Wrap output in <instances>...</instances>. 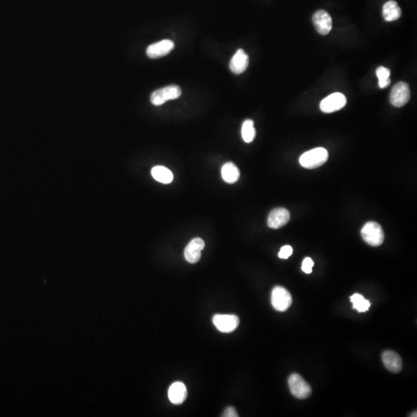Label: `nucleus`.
Masks as SVG:
<instances>
[{
    "mask_svg": "<svg viewBox=\"0 0 417 417\" xmlns=\"http://www.w3.org/2000/svg\"><path fill=\"white\" fill-rule=\"evenodd\" d=\"M329 159V152L324 148H316L306 151L300 157V164L306 169L320 167Z\"/></svg>",
    "mask_w": 417,
    "mask_h": 417,
    "instance_id": "nucleus-1",
    "label": "nucleus"
},
{
    "mask_svg": "<svg viewBox=\"0 0 417 417\" xmlns=\"http://www.w3.org/2000/svg\"><path fill=\"white\" fill-rule=\"evenodd\" d=\"M288 386L292 394L299 400H305L312 393L311 386L299 374L294 373L290 375Z\"/></svg>",
    "mask_w": 417,
    "mask_h": 417,
    "instance_id": "nucleus-2",
    "label": "nucleus"
},
{
    "mask_svg": "<svg viewBox=\"0 0 417 417\" xmlns=\"http://www.w3.org/2000/svg\"><path fill=\"white\" fill-rule=\"evenodd\" d=\"M365 242L372 246H378L384 241V232L379 224L375 222H368L361 231Z\"/></svg>",
    "mask_w": 417,
    "mask_h": 417,
    "instance_id": "nucleus-3",
    "label": "nucleus"
},
{
    "mask_svg": "<svg viewBox=\"0 0 417 417\" xmlns=\"http://www.w3.org/2000/svg\"><path fill=\"white\" fill-rule=\"evenodd\" d=\"M182 94V90L178 85L167 86L163 88L158 89L151 93V102L155 106L163 105L168 101L175 100L179 99Z\"/></svg>",
    "mask_w": 417,
    "mask_h": 417,
    "instance_id": "nucleus-4",
    "label": "nucleus"
},
{
    "mask_svg": "<svg viewBox=\"0 0 417 417\" xmlns=\"http://www.w3.org/2000/svg\"><path fill=\"white\" fill-rule=\"evenodd\" d=\"M271 304L276 311H286L292 306V295L284 287L277 286L274 287L271 293Z\"/></svg>",
    "mask_w": 417,
    "mask_h": 417,
    "instance_id": "nucleus-5",
    "label": "nucleus"
},
{
    "mask_svg": "<svg viewBox=\"0 0 417 417\" xmlns=\"http://www.w3.org/2000/svg\"><path fill=\"white\" fill-rule=\"evenodd\" d=\"M215 327L222 333L234 332L240 325V319L235 314H216L213 316Z\"/></svg>",
    "mask_w": 417,
    "mask_h": 417,
    "instance_id": "nucleus-6",
    "label": "nucleus"
},
{
    "mask_svg": "<svg viewBox=\"0 0 417 417\" xmlns=\"http://www.w3.org/2000/svg\"><path fill=\"white\" fill-rule=\"evenodd\" d=\"M410 99V90L409 85L405 82H399L393 86L390 93V102L396 108H401L409 102Z\"/></svg>",
    "mask_w": 417,
    "mask_h": 417,
    "instance_id": "nucleus-7",
    "label": "nucleus"
},
{
    "mask_svg": "<svg viewBox=\"0 0 417 417\" xmlns=\"http://www.w3.org/2000/svg\"><path fill=\"white\" fill-rule=\"evenodd\" d=\"M347 103V99L343 93H334L322 100L320 109L324 113H332L343 108Z\"/></svg>",
    "mask_w": 417,
    "mask_h": 417,
    "instance_id": "nucleus-8",
    "label": "nucleus"
},
{
    "mask_svg": "<svg viewBox=\"0 0 417 417\" xmlns=\"http://www.w3.org/2000/svg\"><path fill=\"white\" fill-rule=\"evenodd\" d=\"M312 20L316 30L320 35H327L332 30V17L326 10H320L316 12L313 16Z\"/></svg>",
    "mask_w": 417,
    "mask_h": 417,
    "instance_id": "nucleus-9",
    "label": "nucleus"
},
{
    "mask_svg": "<svg viewBox=\"0 0 417 417\" xmlns=\"http://www.w3.org/2000/svg\"><path fill=\"white\" fill-rule=\"evenodd\" d=\"M205 242L201 238L191 240L184 250V256L187 262L196 264L201 258L202 250L204 249Z\"/></svg>",
    "mask_w": 417,
    "mask_h": 417,
    "instance_id": "nucleus-10",
    "label": "nucleus"
},
{
    "mask_svg": "<svg viewBox=\"0 0 417 417\" xmlns=\"http://www.w3.org/2000/svg\"><path fill=\"white\" fill-rule=\"evenodd\" d=\"M174 43L169 40H163L151 44L147 48V56L151 59L159 58L169 54L174 49Z\"/></svg>",
    "mask_w": 417,
    "mask_h": 417,
    "instance_id": "nucleus-11",
    "label": "nucleus"
},
{
    "mask_svg": "<svg viewBox=\"0 0 417 417\" xmlns=\"http://www.w3.org/2000/svg\"><path fill=\"white\" fill-rule=\"evenodd\" d=\"M291 215L288 210L284 208H277L270 213L268 219V225L271 229H279L285 226L290 220Z\"/></svg>",
    "mask_w": 417,
    "mask_h": 417,
    "instance_id": "nucleus-12",
    "label": "nucleus"
},
{
    "mask_svg": "<svg viewBox=\"0 0 417 417\" xmlns=\"http://www.w3.org/2000/svg\"><path fill=\"white\" fill-rule=\"evenodd\" d=\"M382 363L385 367L393 373H399L403 369V361L399 354L393 351H384L382 356Z\"/></svg>",
    "mask_w": 417,
    "mask_h": 417,
    "instance_id": "nucleus-13",
    "label": "nucleus"
},
{
    "mask_svg": "<svg viewBox=\"0 0 417 417\" xmlns=\"http://www.w3.org/2000/svg\"><path fill=\"white\" fill-rule=\"evenodd\" d=\"M249 65L248 55L240 49L236 52L230 63V69L234 74H240L244 72Z\"/></svg>",
    "mask_w": 417,
    "mask_h": 417,
    "instance_id": "nucleus-14",
    "label": "nucleus"
},
{
    "mask_svg": "<svg viewBox=\"0 0 417 417\" xmlns=\"http://www.w3.org/2000/svg\"><path fill=\"white\" fill-rule=\"evenodd\" d=\"M169 400L175 405H180L187 398V389L183 382H176L172 384L168 392Z\"/></svg>",
    "mask_w": 417,
    "mask_h": 417,
    "instance_id": "nucleus-15",
    "label": "nucleus"
},
{
    "mask_svg": "<svg viewBox=\"0 0 417 417\" xmlns=\"http://www.w3.org/2000/svg\"><path fill=\"white\" fill-rule=\"evenodd\" d=\"M402 15V10L396 1H389L382 7V16L385 20L393 22L400 19Z\"/></svg>",
    "mask_w": 417,
    "mask_h": 417,
    "instance_id": "nucleus-16",
    "label": "nucleus"
},
{
    "mask_svg": "<svg viewBox=\"0 0 417 417\" xmlns=\"http://www.w3.org/2000/svg\"><path fill=\"white\" fill-rule=\"evenodd\" d=\"M221 175L223 180L227 183H235L240 178V170L234 163H227L222 166Z\"/></svg>",
    "mask_w": 417,
    "mask_h": 417,
    "instance_id": "nucleus-17",
    "label": "nucleus"
},
{
    "mask_svg": "<svg viewBox=\"0 0 417 417\" xmlns=\"http://www.w3.org/2000/svg\"><path fill=\"white\" fill-rule=\"evenodd\" d=\"M151 176L162 183L169 184L173 182V174L169 169L164 166H157L151 169Z\"/></svg>",
    "mask_w": 417,
    "mask_h": 417,
    "instance_id": "nucleus-18",
    "label": "nucleus"
},
{
    "mask_svg": "<svg viewBox=\"0 0 417 417\" xmlns=\"http://www.w3.org/2000/svg\"><path fill=\"white\" fill-rule=\"evenodd\" d=\"M242 138L246 143L253 142L256 136V130L253 127V121L252 120H246L242 126Z\"/></svg>",
    "mask_w": 417,
    "mask_h": 417,
    "instance_id": "nucleus-19",
    "label": "nucleus"
},
{
    "mask_svg": "<svg viewBox=\"0 0 417 417\" xmlns=\"http://www.w3.org/2000/svg\"><path fill=\"white\" fill-rule=\"evenodd\" d=\"M352 303L353 308L357 310L359 312H365L369 309L371 304L368 300L365 299L363 295L359 294H355L350 298Z\"/></svg>",
    "mask_w": 417,
    "mask_h": 417,
    "instance_id": "nucleus-20",
    "label": "nucleus"
},
{
    "mask_svg": "<svg viewBox=\"0 0 417 417\" xmlns=\"http://www.w3.org/2000/svg\"><path fill=\"white\" fill-rule=\"evenodd\" d=\"M376 75L378 78V87L380 88H386L390 85L391 83L390 79V69L385 67H378L376 69Z\"/></svg>",
    "mask_w": 417,
    "mask_h": 417,
    "instance_id": "nucleus-21",
    "label": "nucleus"
},
{
    "mask_svg": "<svg viewBox=\"0 0 417 417\" xmlns=\"http://www.w3.org/2000/svg\"><path fill=\"white\" fill-rule=\"evenodd\" d=\"M292 253H293V249L292 246L286 245V246H282L279 252L278 256L280 259H287L289 256H292Z\"/></svg>",
    "mask_w": 417,
    "mask_h": 417,
    "instance_id": "nucleus-22",
    "label": "nucleus"
},
{
    "mask_svg": "<svg viewBox=\"0 0 417 417\" xmlns=\"http://www.w3.org/2000/svg\"><path fill=\"white\" fill-rule=\"evenodd\" d=\"M313 267H314V262L310 258H306L303 261L301 269L306 274H311L312 272Z\"/></svg>",
    "mask_w": 417,
    "mask_h": 417,
    "instance_id": "nucleus-23",
    "label": "nucleus"
},
{
    "mask_svg": "<svg viewBox=\"0 0 417 417\" xmlns=\"http://www.w3.org/2000/svg\"><path fill=\"white\" fill-rule=\"evenodd\" d=\"M222 416L237 417L239 416V415L238 413H237V410H236L235 408L232 407V406H230V407H227V409H226L225 410H224Z\"/></svg>",
    "mask_w": 417,
    "mask_h": 417,
    "instance_id": "nucleus-24",
    "label": "nucleus"
}]
</instances>
